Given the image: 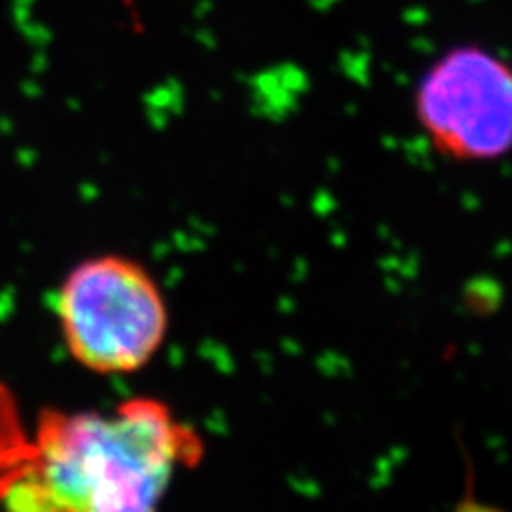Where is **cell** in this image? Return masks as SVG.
I'll return each mask as SVG.
<instances>
[{
  "mask_svg": "<svg viewBox=\"0 0 512 512\" xmlns=\"http://www.w3.org/2000/svg\"><path fill=\"white\" fill-rule=\"evenodd\" d=\"M58 316L71 357L96 374H131L165 344L167 303L141 263L118 254L79 263L62 284Z\"/></svg>",
  "mask_w": 512,
  "mask_h": 512,
  "instance_id": "2",
  "label": "cell"
},
{
  "mask_svg": "<svg viewBox=\"0 0 512 512\" xmlns=\"http://www.w3.org/2000/svg\"><path fill=\"white\" fill-rule=\"evenodd\" d=\"M203 440L169 406L135 397L111 414L45 410L30 455L0 508L20 512H146Z\"/></svg>",
  "mask_w": 512,
  "mask_h": 512,
  "instance_id": "1",
  "label": "cell"
},
{
  "mask_svg": "<svg viewBox=\"0 0 512 512\" xmlns=\"http://www.w3.org/2000/svg\"><path fill=\"white\" fill-rule=\"evenodd\" d=\"M30 455V438L13 393L0 382V502Z\"/></svg>",
  "mask_w": 512,
  "mask_h": 512,
  "instance_id": "4",
  "label": "cell"
},
{
  "mask_svg": "<svg viewBox=\"0 0 512 512\" xmlns=\"http://www.w3.org/2000/svg\"><path fill=\"white\" fill-rule=\"evenodd\" d=\"M414 114L442 156L502 158L512 152V67L485 47L457 45L421 77Z\"/></svg>",
  "mask_w": 512,
  "mask_h": 512,
  "instance_id": "3",
  "label": "cell"
}]
</instances>
